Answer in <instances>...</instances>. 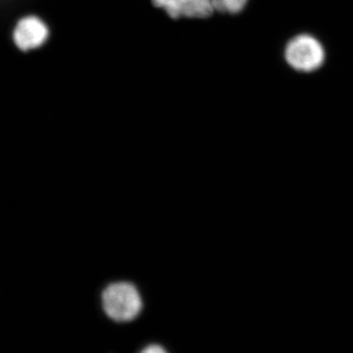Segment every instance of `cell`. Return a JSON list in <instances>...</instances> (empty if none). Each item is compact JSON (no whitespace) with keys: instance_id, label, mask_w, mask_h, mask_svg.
<instances>
[{"instance_id":"cell-2","label":"cell","mask_w":353,"mask_h":353,"mask_svg":"<svg viewBox=\"0 0 353 353\" xmlns=\"http://www.w3.org/2000/svg\"><path fill=\"white\" fill-rule=\"evenodd\" d=\"M327 53L319 39L311 34H297L285 43L284 59L290 69L301 74L319 71L326 62Z\"/></svg>"},{"instance_id":"cell-6","label":"cell","mask_w":353,"mask_h":353,"mask_svg":"<svg viewBox=\"0 0 353 353\" xmlns=\"http://www.w3.org/2000/svg\"><path fill=\"white\" fill-rule=\"evenodd\" d=\"M139 353H169V352L160 343H152L145 345Z\"/></svg>"},{"instance_id":"cell-1","label":"cell","mask_w":353,"mask_h":353,"mask_svg":"<svg viewBox=\"0 0 353 353\" xmlns=\"http://www.w3.org/2000/svg\"><path fill=\"white\" fill-rule=\"evenodd\" d=\"M101 303L104 314L115 323L134 322L143 309L141 290L126 280L108 283L101 290Z\"/></svg>"},{"instance_id":"cell-3","label":"cell","mask_w":353,"mask_h":353,"mask_svg":"<svg viewBox=\"0 0 353 353\" xmlns=\"http://www.w3.org/2000/svg\"><path fill=\"white\" fill-rule=\"evenodd\" d=\"M50 30L48 25L37 16H26L18 21L13 31V41L22 51L41 48L48 41Z\"/></svg>"},{"instance_id":"cell-4","label":"cell","mask_w":353,"mask_h":353,"mask_svg":"<svg viewBox=\"0 0 353 353\" xmlns=\"http://www.w3.org/2000/svg\"><path fill=\"white\" fill-rule=\"evenodd\" d=\"M157 8L163 9L174 19L209 17L214 12L210 0H152Z\"/></svg>"},{"instance_id":"cell-5","label":"cell","mask_w":353,"mask_h":353,"mask_svg":"<svg viewBox=\"0 0 353 353\" xmlns=\"http://www.w3.org/2000/svg\"><path fill=\"white\" fill-rule=\"evenodd\" d=\"M210 1L214 11L234 15L243 11L250 0H210Z\"/></svg>"}]
</instances>
